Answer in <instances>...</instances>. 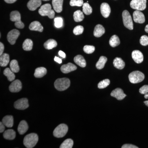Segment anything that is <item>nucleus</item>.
Masks as SVG:
<instances>
[{
    "mask_svg": "<svg viewBox=\"0 0 148 148\" xmlns=\"http://www.w3.org/2000/svg\"><path fill=\"white\" fill-rule=\"evenodd\" d=\"M54 25L57 28H61L63 26V20L61 17H56L54 18Z\"/></svg>",
    "mask_w": 148,
    "mask_h": 148,
    "instance_id": "41",
    "label": "nucleus"
},
{
    "mask_svg": "<svg viewBox=\"0 0 148 148\" xmlns=\"http://www.w3.org/2000/svg\"><path fill=\"white\" fill-rule=\"evenodd\" d=\"M71 84V82L67 78L58 79L54 82V87L59 91H64L69 88Z\"/></svg>",
    "mask_w": 148,
    "mask_h": 148,
    "instance_id": "2",
    "label": "nucleus"
},
{
    "mask_svg": "<svg viewBox=\"0 0 148 148\" xmlns=\"http://www.w3.org/2000/svg\"><path fill=\"white\" fill-rule=\"evenodd\" d=\"M33 46V42L32 40L27 39L25 40L22 45L23 49L27 51H29L32 50Z\"/></svg>",
    "mask_w": 148,
    "mask_h": 148,
    "instance_id": "33",
    "label": "nucleus"
},
{
    "mask_svg": "<svg viewBox=\"0 0 148 148\" xmlns=\"http://www.w3.org/2000/svg\"><path fill=\"white\" fill-rule=\"evenodd\" d=\"M139 92L142 94H147L148 93V85H145L143 86L142 87L140 88Z\"/></svg>",
    "mask_w": 148,
    "mask_h": 148,
    "instance_id": "43",
    "label": "nucleus"
},
{
    "mask_svg": "<svg viewBox=\"0 0 148 148\" xmlns=\"http://www.w3.org/2000/svg\"><path fill=\"white\" fill-rule=\"evenodd\" d=\"M20 35V32L16 29H13L9 32L7 35V39L11 45H14L16 39Z\"/></svg>",
    "mask_w": 148,
    "mask_h": 148,
    "instance_id": "9",
    "label": "nucleus"
},
{
    "mask_svg": "<svg viewBox=\"0 0 148 148\" xmlns=\"http://www.w3.org/2000/svg\"><path fill=\"white\" fill-rule=\"evenodd\" d=\"M5 125L3 123V122H0V132L1 133H2L4 131L5 129Z\"/></svg>",
    "mask_w": 148,
    "mask_h": 148,
    "instance_id": "45",
    "label": "nucleus"
},
{
    "mask_svg": "<svg viewBox=\"0 0 148 148\" xmlns=\"http://www.w3.org/2000/svg\"><path fill=\"white\" fill-rule=\"evenodd\" d=\"M130 82L132 84H137L142 82L145 79L144 74L139 71H135L130 73L128 76Z\"/></svg>",
    "mask_w": 148,
    "mask_h": 148,
    "instance_id": "5",
    "label": "nucleus"
},
{
    "mask_svg": "<svg viewBox=\"0 0 148 148\" xmlns=\"http://www.w3.org/2000/svg\"><path fill=\"white\" fill-rule=\"evenodd\" d=\"M73 145V141L71 139L65 140L60 146V148H72Z\"/></svg>",
    "mask_w": 148,
    "mask_h": 148,
    "instance_id": "35",
    "label": "nucleus"
},
{
    "mask_svg": "<svg viewBox=\"0 0 148 148\" xmlns=\"http://www.w3.org/2000/svg\"><path fill=\"white\" fill-rule=\"evenodd\" d=\"M145 31L147 33H148V24L146 26L145 28Z\"/></svg>",
    "mask_w": 148,
    "mask_h": 148,
    "instance_id": "50",
    "label": "nucleus"
},
{
    "mask_svg": "<svg viewBox=\"0 0 148 148\" xmlns=\"http://www.w3.org/2000/svg\"><path fill=\"white\" fill-rule=\"evenodd\" d=\"M144 103L145 104L146 106L148 107V101H145V102H144Z\"/></svg>",
    "mask_w": 148,
    "mask_h": 148,
    "instance_id": "52",
    "label": "nucleus"
},
{
    "mask_svg": "<svg viewBox=\"0 0 148 148\" xmlns=\"http://www.w3.org/2000/svg\"><path fill=\"white\" fill-rule=\"evenodd\" d=\"M74 19L76 22H80L84 19L83 12L80 10L76 11L74 13Z\"/></svg>",
    "mask_w": 148,
    "mask_h": 148,
    "instance_id": "30",
    "label": "nucleus"
},
{
    "mask_svg": "<svg viewBox=\"0 0 148 148\" xmlns=\"http://www.w3.org/2000/svg\"><path fill=\"white\" fill-rule=\"evenodd\" d=\"M54 61L57 63H58L59 64H61L62 63V59L61 58H58L57 56H55V58H54Z\"/></svg>",
    "mask_w": 148,
    "mask_h": 148,
    "instance_id": "47",
    "label": "nucleus"
},
{
    "mask_svg": "<svg viewBox=\"0 0 148 148\" xmlns=\"http://www.w3.org/2000/svg\"><path fill=\"white\" fill-rule=\"evenodd\" d=\"M64 0H52V4L53 9L57 13L61 12L63 10Z\"/></svg>",
    "mask_w": 148,
    "mask_h": 148,
    "instance_id": "18",
    "label": "nucleus"
},
{
    "mask_svg": "<svg viewBox=\"0 0 148 148\" xmlns=\"http://www.w3.org/2000/svg\"><path fill=\"white\" fill-rule=\"evenodd\" d=\"M29 107L28 100L27 98H23L19 99L14 103V108L17 110H25Z\"/></svg>",
    "mask_w": 148,
    "mask_h": 148,
    "instance_id": "10",
    "label": "nucleus"
},
{
    "mask_svg": "<svg viewBox=\"0 0 148 148\" xmlns=\"http://www.w3.org/2000/svg\"><path fill=\"white\" fill-rule=\"evenodd\" d=\"M105 33V28L101 24H98L95 26L93 32V35L95 37L99 38L103 36Z\"/></svg>",
    "mask_w": 148,
    "mask_h": 148,
    "instance_id": "20",
    "label": "nucleus"
},
{
    "mask_svg": "<svg viewBox=\"0 0 148 148\" xmlns=\"http://www.w3.org/2000/svg\"><path fill=\"white\" fill-rule=\"evenodd\" d=\"M29 29L31 31H37L40 32H43V27L39 21H34L32 22L29 25Z\"/></svg>",
    "mask_w": 148,
    "mask_h": 148,
    "instance_id": "19",
    "label": "nucleus"
},
{
    "mask_svg": "<svg viewBox=\"0 0 148 148\" xmlns=\"http://www.w3.org/2000/svg\"><path fill=\"white\" fill-rule=\"evenodd\" d=\"M38 12L42 16H48L49 18H53L55 16V12L51 9V5L50 4L47 3L44 5L39 10Z\"/></svg>",
    "mask_w": 148,
    "mask_h": 148,
    "instance_id": "3",
    "label": "nucleus"
},
{
    "mask_svg": "<svg viewBox=\"0 0 148 148\" xmlns=\"http://www.w3.org/2000/svg\"><path fill=\"white\" fill-rule=\"evenodd\" d=\"M108 61V59L106 57L101 56L99 58V60L96 64V67L98 70H101L104 68L106 62Z\"/></svg>",
    "mask_w": 148,
    "mask_h": 148,
    "instance_id": "32",
    "label": "nucleus"
},
{
    "mask_svg": "<svg viewBox=\"0 0 148 148\" xmlns=\"http://www.w3.org/2000/svg\"><path fill=\"white\" fill-rule=\"evenodd\" d=\"M3 123L6 127H11L13 126L14 123L13 118L12 116H6L4 117L2 120Z\"/></svg>",
    "mask_w": 148,
    "mask_h": 148,
    "instance_id": "23",
    "label": "nucleus"
},
{
    "mask_svg": "<svg viewBox=\"0 0 148 148\" xmlns=\"http://www.w3.org/2000/svg\"><path fill=\"white\" fill-rule=\"evenodd\" d=\"M42 1H49V0H42Z\"/></svg>",
    "mask_w": 148,
    "mask_h": 148,
    "instance_id": "53",
    "label": "nucleus"
},
{
    "mask_svg": "<svg viewBox=\"0 0 148 148\" xmlns=\"http://www.w3.org/2000/svg\"><path fill=\"white\" fill-rule=\"evenodd\" d=\"M57 45V42L55 40L53 39L48 40L44 44V46L46 49H49V50L56 47Z\"/></svg>",
    "mask_w": 148,
    "mask_h": 148,
    "instance_id": "28",
    "label": "nucleus"
},
{
    "mask_svg": "<svg viewBox=\"0 0 148 148\" xmlns=\"http://www.w3.org/2000/svg\"><path fill=\"white\" fill-rule=\"evenodd\" d=\"M17 0H4L5 1L8 3H13L16 2Z\"/></svg>",
    "mask_w": 148,
    "mask_h": 148,
    "instance_id": "49",
    "label": "nucleus"
},
{
    "mask_svg": "<svg viewBox=\"0 0 148 148\" xmlns=\"http://www.w3.org/2000/svg\"><path fill=\"white\" fill-rule=\"evenodd\" d=\"M101 12L103 17H108L111 12V8L108 4L106 3H102L101 6Z\"/></svg>",
    "mask_w": 148,
    "mask_h": 148,
    "instance_id": "15",
    "label": "nucleus"
},
{
    "mask_svg": "<svg viewBox=\"0 0 148 148\" xmlns=\"http://www.w3.org/2000/svg\"><path fill=\"white\" fill-rule=\"evenodd\" d=\"M21 14L17 11H13L10 14L11 21L15 22V27L19 29H22L24 28V23L21 20Z\"/></svg>",
    "mask_w": 148,
    "mask_h": 148,
    "instance_id": "4",
    "label": "nucleus"
},
{
    "mask_svg": "<svg viewBox=\"0 0 148 148\" xmlns=\"http://www.w3.org/2000/svg\"><path fill=\"white\" fill-rule=\"evenodd\" d=\"M110 84V81L108 79L103 80L100 82L98 84V88L100 89L106 88Z\"/></svg>",
    "mask_w": 148,
    "mask_h": 148,
    "instance_id": "37",
    "label": "nucleus"
},
{
    "mask_svg": "<svg viewBox=\"0 0 148 148\" xmlns=\"http://www.w3.org/2000/svg\"><path fill=\"white\" fill-rule=\"evenodd\" d=\"M123 20L125 27L129 30L133 29V24L132 17L128 11L124 10L122 13Z\"/></svg>",
    "mask_w": 148,
    "mask_h": 148,
    "instance_id": "6",
    "label": "nucleus"
},
{
    "mask_svg": "<svg viewBox=\"0 0 148 148\" xmlns=\"http://www.w3.org/2000/svg\"><path fill=\"white\" fill-rule=\"evenodd\" d=\"M47 72V71L45 68L44 67H40L36 69L34 75L36 77L41 78L45 75Z\"/></svg>",
    "mask_w": 148,
    "mask_h": 148,
    "instance_id": "27",
    "label": "nucleus"
},
{
    "mask_svg": "<svg viewBox=\"0 0 148 148\" xmlns=\"http://www.w3.org/2000/svg\"><path fill=\"white\" fill-rule=\"evenodd\" d=\"M22 88V84L20 81L16 79L9 86V90L10 92H18Z\"/></svg>",
    "mask_w": 148,
    "mask_h": 148,
    "instance_id": "12",
    "label": "nucleus"
},
{
    "mask_svg": "<svg viewBox=\"0 0 148 148\" xmlns=\"http://www.w3.org/2000/svg\"><path fill=\"white\" fill-rule=\"evenodd\" d=\"M114 66L116 69L122 70L124 69L125 64L121 58L116 57L114 59L113 61Z\"/></svg>",
    "mask_w": 148,
    "mask_h": 148,
    "instance_id": "25",
    "label": "nucleus"
},
{
    "mask_svg": "<svg viewBox=\"0 0 148 148\" xmlns=\"http://www.w3.org/2000/svg\"><path fill=\"white\" fill-rule=\"evenodd\" d=\"M111 95L119 101L122 100L126 96L123 90L120 88H116L113 90L111 93Z\"/></svg>",
    "mask_w": 148,
    "mask_h": 148,
    "instance_id": "13",
    "label": "nucleus"
},
{
    "mask_svg": "<svg viewBox=\"0 0 148 148\" xmlns=\"http://www.w3.org/2000/svg\"><path fill=\"white\" fill-rule=\"evenodd\" d=\"M58 54L61 57H62L63 58H66V54L62 51H59V52H58Z\"/></svg>",
    "mask_w": 148,
    "mask_h": 148,
    "instance_id": "48",
    "label": "nucleus"
},
{
    "mask_svg": "<svg viewBox=\"0 0 148 148\" xmlns=\"http://www.w3.org/2000/svg\"><path fill=\"white\" fill-rule=\"evenodd\" d=\"M83 12L86 14L89 15L92 12V8L90 5L87 3H85L83 5Z\"/></svg>",
    "mask_w": 148,
    "mask_h": 148,
    "instance_id": "36",
    "label": "nucleus"
},
{
    "mask_svg": "<svg viewBox=\"0 0 148 148\" xmlns=\"http://www.w3.org/2000/svg\"><path fill=\"white\" fill-rule=\"evenodd\" d=\"M140 43L141 45L145 46L148 45V36L144 35L141 37L140 39Z\"/></svg>",
    "mask_w": 148,
    "mask_h": 148,
    "instance_id": "42",
    "label": "nucleus"
},
{
    "mask_svg": "<svg viewBox=\"0 0 148 148\" xmlns=\"http://www.w3.org/2000/svg\"><path fill=\"white\" fill-rule=\"evenodd\" d=\"M83 49L86 53L90 54L94 52L95 50V48L93 46L85 45Z\"/></svg>",
    "mask_w": 148,
    "mask_h": 148,
    "instance_id": "39",
    "label": "nucleus"
},
{
    "mask_svg": "<svg viewBox=\"0 0 148 148\" xmlns=\"http://www.w3.org/2000/svg\"><path fill=\"white\" fill-rule=\"evenodd\" d=\"M4 49V46L2 42H0V55H2Z\"/></svg>",
    "mask_w": 148,
    "mask_h": 148,
    "instance_id": "46",
    "label": "nucleus"
},
{
    "mask_svg": "<svg viewBox=\"0 0 148 148\" xmlns=\"http://www.w3.org/2000/svg\"><path fill=\"white\" fill-rule=\"evenodd\" d=\"M84 2L83 0H71L70 5L71 6L81 7L83 5Z\"/></svg>",
    "mask_w": 148,
    "mask_h": 148,
    "instance_id": "38",
    "label": "nucleus"
},
{
    "mask_svg": "<svg viewBox=\"0 0 148 148\" xmlns=\"http://www.w3.org/2000/svg\"><path fill=\"white\" fill-rule=\"evenodd\" d=\"M147 0H132L130 3L131 8L136 10H144L146 8Z\"/></svg>",
    "mask_w": 148,
    "mask_h": 148,
    "instance_id": "8",
    "label": "nucleus"
},
{
    "mask_svg": "<svg viewBox=\"0 0 148 148\" xmlns=\"http://www.w3.org/2000/svg\"><path fill=\"white\" fill-rule=\"evenodd\" d=\"M74 62L81 67L84 68L86 66V61L82 55H77L74 58Z\"/></svg>",
    "mask_w": 148,
    "mask_h": 148,
    "instance_id": "22",
    "label": "nucleus"
},
{
    "mask_svg": "<svg viewBox=\"0 0 148 148\" xmlns=\"http://www.w3.org/2000/svg\"><path fill=\"white\" fill-rule=\"evenodd\" d=\"M122 148H138L137 146L131 145V144H125L121 147Z\"/></svg>",
    "mask_w": 148,
    "mask_h": 148,
    "instance_id": "44",
    "label": "nucleus"
},
{
    "mask_svg": "<svg viewBox=\"0 0 148 148\" xmlns=\"http://www.w3.org/2000/svg\"><path fill=\"white\" fill-rule=\"evenodd\" d=\"M42 0H30L27 3V7L29 10L34 11L41 5Z\"/></svg>",
    "mask_w": 148,
    "mask_h": 148,
    "instance_id": "17",
    "label": "nucleus"
},
{
    "mask_svg": "<svg viewBox=\"0 0 148 148\" xmlns=\"http://www.w3.org/2000/svg\"><path fill=\"white\" fill-rule=\"evenodd\" d=\"M28 128H29V127H28L27 122L25 121H22L20 122L18 125L17 130L20 135H23L27 132Z\"/></svg>",
    "mask_w": 148,
    "mask_h": 148,
    "instance_id": "21",
    "label": "nucleus"
},
{
    "mask_svg": "<svg viewBox=\"0 0 148 148\" xmlns=\"http://www.w3.org/2000/svg\"><path fill=\"white\" fill-rule=\"evenodd\" d=\"M3 136L6 140H13L16 137V133L13 130L9 129L5 131Z\"/></svg>",
    "mask_w": 148,
    "mask_h": 148,
    "instance_id": "24",
    "label": "nucleus"
},
{
    "mask_svg": "<svg viewBox=\"0 0 148 148\" xmlns=\"http://www.w3.org/2000/svg\"><path fill=\"white\" fill-rule=\"evenodd\" d=\"M132 57L135 63L140 64L143 62L144 56L143 53L139 50H134L132 52Z\"/></svg>",
    "mask_w": 148,
    "mask_h": 148,
    "instance_id": "14",
    "label": "nucleus"
},
{
    "mask_svg": "<svg viewBox=\"0 0 148 148\" xmlns=\"http://www.w3.org/2000/svg\"><path fill=\"white\" fill-rule=\"evenodd\" d=\"M133 19L135 22L143 24L145 21L144 14L140 11L136 10L133 13Z\"/></svg>",
    "mask_w": 148,
    "mask_h": 148,
    "instance_id": "11",
    "label": "nucleus"
},
{
    "mask_svg": "<svg viewBox=\"0 0 148 148\" xmlns=\"http://www.w3.org/2000/svg\"><path fill=\"white\" fill-rule=\"evenodd\" d=\"M9 55L7 53H3L0 57V65L1 67H5L9 63Z\"/></svg>",
    "mask_w": 148,
    "mask_h": 148,
    "instance_id": "26",
    "label": "nucleus"
},
{
    "mask_svg": "<svg viewBox=\"0 0 148 148\" xmlns=\"http://www.w3.org/2000/svg\"><path fill=\"white\" fill-rule=\"evenodd\" d=\"M14 72L11 71L10 69L6 68L3 72V74L7 77L9 81H13L15 79V76Z\"/></svg>",
    "mask_w": 148,
    "mask_h": 148,
    "instance_id": "29",
    "label": "nucleus"
},
{
    "mask_svg": "<svg viewBox=\"0 0 148 148\" xmlns=\"http://www.w3.org/2000/svg\"><path fill=\"white\" fill-rule=\"evenodd\" d=\"M84 29L82 26L79 25L74 28L73 29V33L75 35H79L82 34L84 32Z\"/></svg>",
    "mask_w": 148,
    "mask_h": 148,
    "instance_id": "40",
    "label": "nucleus"
},
{
    "mask_svg": "<svg viewBox=\"0 0 148 148\" xmlns=\"http://www.w3.org/2000/svg\"><path fill=\"white\" fill-rule=\"evenodd\" d=\"M68 131V127L66 124H60L54 129L53 132V136L57 138H63Z\"/></svg>",
    "mask_w": 148,
    "mask_h": 148,
    "instance_id": "7",
    "label": "nucleus"
},
{
    "mask_svg": "<svg viewBox=\"0 0 148 148\" xmlns=\"http://www.w3.org/2000/svg\"><path fill=\"white\" fill-rule=\"evenodd\" d=\"M77 69V66L71 63L63 65L61 68V72L65 74L69 73L70 72L73 71Z\"/></svg>",
    "mask_w": 148,
    "mask_h": 148,
    "instance_id": "16",
    "label": "nucleus"
},
{
    "mask_svg": "<svg viewBox=\"0 0 148 148\" xmlns=\"http://www.w3.org/2000/svg\"><path fill=\"white\" fill-rule=\"evenodd\" d=\"M144 97H145V99H148V93H147V94H145Z\"/></svg>",
    "mask_w": 148,
    "mask_h": 148,
    "instance_id": "51",
    "label": "nucleus"
},
{
    "mask_svg": "<svg viewBox=\"0 0 148 148\" xmlns=\"http://www.w3.org/2000/svg\"><path fill=\"white\" fill-rule=\"evenodd\" d=\"M38 141V137L36 133L28 134L24 138V144L27 148L34 147Z\"/></svg>",
    "mask_w": 148,
    "mask_h": 148,
    "instance_id": "1",
    "label": "nucleus"
},
{
    "mask_svg": "<svg viewBox=\"0 0 148 148\" xmlns=\"http://www.w3.org/2000/svg\"><path fill=\"white\" fill-rule=\"evenodd\" d=\"M109 43L112 47H115L117 46L120 43L119 38L116 35H113L110 39Z\"/></svg>",
    "mask_w": 148,
    "mask_h": 148,
    "instance_id": "31",
    "label": "nucleus"
},
{
    "mask_svg": "<svg viewBox=\"0 0 148 148\" xmlns=\"http://www.w3.org/2000/svg\"><path fill=\"white\" fill-rule=\"evenodd\" d=\"M10 69L11 71L14 73H17L19 72V67L18 65V63L17 61L16 60H12L10 62Z\"/></svg>",
    "mask_w": 148,
    "mask_h": 148,
    "instance_id": "34",
    "label": "nucleus"
}]
</instances>
